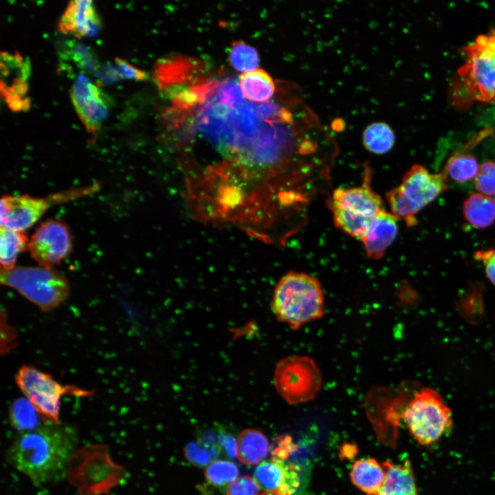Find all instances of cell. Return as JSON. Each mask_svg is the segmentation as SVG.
Wrapping results in <instances>:
<instances>
[{
	"label": "cell",
	"instance_id": "cell-1",
	"mask_svg": "<svg viewBox=\"0 0 495 495\" xmlns=\"http://www.w3.org/2000/svg\"><path fill=\"white\" fill-rule=\"evenodd\" d=\"M77 441L74 429L50 421L19 432L8 451L7 459L34 484L40 485L67 475Z\"/></svg>",
	"mask_w": 495,
	"mask_h": 495
},
{
	"label": "cell",
	"instance_id": "cell-2",
	"mask_svg": "<svg viewBox=\"0 0 495 495\" xmlns=\"http://www.w3.org/2000/svg\"><path fill=\"white\" fill-rule=\"evenodd\" d=\"M271 309L278 320L294 330L322 318L324 298L320 281L304 272H288L275 287Z\"/></svg>",
	"mask_w": 495,
	"mask_h": 495
},
{
	"label": "cell",
	"instance_id": "cell-3",
	"mask_svg": "<svg viewBox=\"0 0 495 495\" xmlns=\"http://www.w3.org/2000/svg\"><path fill=\"white\" fill-rule=\"evenodd\" d=\"M371 179L368 167L365 168L360 185L338 188L327 201L336 226L360 241L376 215L385 209L382 199L371 187Z\"/></svg>",
	"mask_w": 495,
	"mask_h": 495
},
{
	"label": "cell",
	"instance_id": "cell-4",
	"mask_svg": "<svg viewBox=\"0 0 495 495\" xmlns=\"http://www.w3.org/2000/svg\"><path fill=\"white\" fill-rule=\"evenodd\" d=\"M126 473L112 460L107 446L93 444L76 450L67 476L79 495H105L126 478Z\"/></svg>",
	"mask_w": 495,
	"mask_h": 495
},
{
	"label": "cell",
	"instance_id": "cell-5",
	"mask_svg": "<svg viewBox=\"0 0 495 495\" xmlns=\"http://www.w3.org/2000/svg\"><path fill=\"white\" fill-rule=\"evenodd\" d=\"M448 187L443 171L430 173L425 167L415 164L404 175L402 182L386 195L390 212L408 226L417 223V214Z\"/></svg>",
	"mask_w": 495,
	"mask_h": 495
},
{
	"label": "cell",
	"instance_id": "cell-6",
	"mask_svg": "<svg viewBox=\"0 0 495 495\" xmlns=\"http://www.w3.org/2000/svg\"><path fill=\"white\" fill-rule=\"evenodd\" d=\"M0 279L2 284L17 290L44 311L57 307L69 293V285L64 276L42 266L1 270Z\"/></svg>",
	"mask_w": 495,
	"mask_h": 495
},
{
	"label": "cell",
	"instance_id": "cell-7",
	"mask_svg": "<svg viewBox=\"0 0 495 495\" xmlns=\"http://www.w3.org/2000/svg\"><path fill=\"white\" fill-rule=\"evenodd\" d=\"M402 417L410 434L423 446L436 443L452 425L451 410L437 391L428 388L414 394Z\"/></svg>",
	"mask_w": 495,
	"mask_h": 495
},
{
	"label": "cell",
	"instance_id": "cell-8",
	"mask_svg": "<svg viewBox=\"0 0 495 495\" xmlns=\"http://www.w3.org/2000/svg\"><path fill=\"white\" fill-rule=\"evenodd\" d=\"M465 60L458 69L459 82L468 100H495V32L481 34L466 46Z\"/></svg>",
	"mask_w": 495,
	"mask_h": 495
},
{
	"label": "cell",
	"instance_id": "cell-9",
	"mask_svg": "<svg viewBox=\"0 0 495 495\" xmlns=\"http://www.w3.org/2000/svg\"><path fill=\"white\" fill-rule=\"evenodd\" d=\"M94 184L51 194L45 197L5 195L1 199V227L23 232L32 227L50 207L89 195L97 190Z\"/></svg>",
	"mask_w": 495,
	"mask_h": 495
},
{
	"label": "cell",
	"instance_id": "cell-10",
	"mask_svg": "<svg viewBox=\"0 0 495 495\" xmlns=\"http://www.w3.org/2000/svg\"><path fill=\"white\" fill-rule=\"evenodd\" d=\"M274 383L279 395L289 404H298L313 399L322 386V375L313 359L291 355L276 366Z\"/></svg>",
	"mask_w": 495,
	"mask_h": 495
},
{
	"label": "cell",
	"instance_id": "cell-11",
	"mask_svg": "<svg viewBox=\"0 0 495 495\" xmlns=\"http://www.w3.org/2000/svg\"><path fill=\"white\" fill-rule=\"evenodd\" d=\"M16 382L37 411L47 421L58 424L61 397L65 395L89 396L93 393L73 386H63L50 374L31 366H23Z\"/></svg>",
	"mask_w": 495,
	"mask_h": 495
},
{
	"label": "cell",
	"instance_id": "cell-12",
	"mask_svg": "<svg viewBox=\"0 0 495 495\" xmlns=\"http://www.w3.org/2000/svg\"><path fill=\"white\" fill-rule=\"evenodd\" d=\"M32 258L41 266L52 268L69 255L72 236L65 222L48 219L36 229L28 247Z\"/></svg>",
	"mask_w": 495,
	"mask_h": 495
},
{
	"label": "cell",
	"instance_id": "cell-13",
	"mask_svg": "<svg viewBox=\"0 0 495 495\" xmlns=\"http://www.w3.org/2000/svg\"><path fill=\"white\" fill-rule=\"evenodd\" d=\"M72 102L87 131L96 133L107 118L109 99L98 84L83 73L78 75L71 89Z\"/></svg>",
	"mask_w": 495,
	"mask_h": 495
},
{
	"label": "cell",
	"instance_id": "cell-14",
	"mask_svg": "<svg viewBox=\"0 0 495 495\" xmlns=\"http://www.w3.org/2000/svg\"><path fill=\"white\" fill-rule=\"evenodd\" d=\"M1 94L10 109L16 111L27 110L30 106L26 96L30 73L29 60L18 52H1Z\"/></svg>",
	"mask_w": 495,
	"mask_h": 495
},
{
	"label": "cell",
	"instance_id": "cell-15",
	"mask_svg": "<svg viewBox=\"0 0 495 495\" xmlns=\"http://www.w3.org/2000/svg\"><path fill=\"white\" fill-rule=\"evenodd\" d=\"M254 478L261 489L278 495H293L300 483L297 467L274 456L258 465Z\"/></svg>",
	"mask_w": 495,
	"mask_h": 495
},
{
	"label": "cell",
	"instance_id": "cell-16",
	"mask_svg": "<svg viewBox=\"0 0 495 495\" xmlns=\"http://www.w3.org/2000/svg\"><path fill=\"white\" fill-rule=\"evenodd\" d=\"M100 28L99 16L93 1L89 0L70 1L58 22L62 33L76 37L94 36Z\"/></svg>",
	"mask_w": 495,
	"mask_h": 495
},
{
	"label": "cell",
	"instance_id": "cell-17",
	"mask_svg": "<svg viewBox=\"0 0 495 495\" xmlns=\"http://www.w3.org/2000/svg\"><path fill=\"white\" fill-rule=\"evenodd\" d=\"M398 220L386 209L376 215L361 240L368 258L379 260L384 256L397 235Z\"/></svg>",
	"mask_w": 495,
	"mask_h": 495
},
{
	"label": "cell",
	"instance_id": "cell-18",
	"mask_svg": "<svg viewBox=\"0 0 495 495\" xmlns=\"http://www.w3.org/2000/svg\"><path fill=\"white\" fill-rule=\"evenodd\" d=\"M63 56H67L77 67L98 78L104 83H111L120 78L115 65L111 63L101 64L89 47L69 41L63 48Z\"/></svg>",
	"mask_w": 495,
	"mask_h": 495
},
{
	"label": "cell",
	"instance_id": "cell-19",
	"mask_svg": "<svg viewBox=\"0 0 495 495\" xmlns=\"http://www.w3.org/2000/svg\"><path fill=\"white\" fill-rule=\"evenodd\" d=\"M385 481L377 495H418L410 463L406 460L402 464L386 461Z\"/></svg>",
	"mask_w": 495,
	"mask_h": 495
},
{
	"label": "cell",
	"instance_id": "cell-20",
	"mask_svg": "<svg viewBox=\"0 0 495 495\" xmlns=\"http://www.w3.org/2000/svg\"><path fill=\"white\" fill-rule=\"evenodd\" d=\"M236 440V456L245 465H259L268 455V439L259 430L245 429L239 433Z\"/></svg>",
	"mask_w": 495,
	"mask_h": 495
},
{
	"label": "cell",
	"instance_id": "cell-21",
	"mask_svg": "<svg viewBox=\"0 0 495 495\" xmlns=\"http://www.w3.org/2000/svg\"><path fill=\"white\" fill-rule=\"evenodd\" d=\"M385 470L375 459H362L351 468L353 483L366 495H377L385 481Z\"/></svg>",
	"mask_w": 495,
	"mask_h": 495
},
{
	"label": "cell",
	"instance_id": "cell-22",
	"mask_svg": "<svg viewBox=\"0 0 495 495\" xmlns=\"http://www.w3.org/2000/svg\"><path fill=\"white\" fill-rule=\"evenodd\" d=\"M463 214L472 227L483 229L495 222V199L479 193L471 194L463 202Z\"/></svg>",
	"mask_w": 495,
	"mask_h": 495
},
{
	"label": "cell",
	"instance_id": "cell-23",
	"mask_svg": "<svg viewBox=\"0 0 495 495\" xmlns=\"http://www.w3.org/2000/svg\"><path fill=\"white\" fill-rule=\"evenodd\" d=\"M239 84L243 96L254 102H266L276 91L272 77L261 69L243 73Z\"/></svg>",
	"mask_w": 495,
	"mask_h": 495
},
{
	"label": "cell",
	"instance_id": "cell-24",
	"mask_svg": "<svg viewBox=\"0 0 495 495\" xmlns=\"http://www.w3.org/2000/svg\"><path fill=\"white\" fill-rule=\"evenodd\" d=\"M29 240L21 231L1 227L0 261L2 270H10L15 267L20 253L28 247Z\"/></svg>",
	"mask_w": 495,
	"mask_h": 495
},
{
	"label": "cell",
	"instance_id": "cell-25",
	"mask_svg": "<svg viewBox=\"0 0 495 495\" xmlns=\"http://www.w3.org/2000/svg\"><path fill=\"white\" fill-rule=\"evenodd\" d=\"M364 148L376 155L388 153L395 143V135L390 126L383 122H375L368 125L362 134Z\"/></svg>",
	"mask_w": 495,
	"mask_h": 495
},
{
	"label": "cell",
	"instance_id": "cell-26",
	"mask_svg": "<svg viewBox=\"0 0 495 495\" xmlns=\"http://www.w3.org/2000/svg\"><path fill=\"white\" fill-rule=\"evenodd\" d=\"M9 415L12 425L19 432L30 431L43 425L41 424L42 415L27 398L14 400L10 406Z\"/></svg>",
	"mask_w": 495,
	"mask_h": 495
},
{
	"label": "cell",
	"instance_id": "cell-27",
	"mask_svg": "<svg viewBox=\"0 0 495 495\" xmlns=\"http://www.w3.org/2000/svg\"><path fill=\"white\" fill-rule=\"evenodd\" d=\"M478 169L477 160L473 155L460 153L448 160L443 172L452 180L465 183L476 177Z\"/></svg>",
	"mask_w": 495,
	"mask_h": 495
},
{
	"label": "cell",
	"instance_id": "cell-28",
	"mask_svg": "<svg viewBox=\"0 0 495 495\" xmlns=\"http://www.w3.org/2000/svg\"><path fill=\"white\" fill-rule=\"evenodd\" d=\"M239 470L237 465L230 460L217 459L208 465L204 476L206 481L218 488L227 487L239 478Z\"/></svg>",
	"mask_w": 495,
	"mask_h": 495
},
{
	"label": "cell",
	"instance_id": "cell-29",
	"mask_svg": "<svg viewBox=\"0 0 495 495\" xmlns=\"http://www.w3.org/2000/svg\"><path fill=\"white\" fill-rule=\"evenodd\" d=\"M184 455L193 465L203 468L217 460L221 454L212 443L199 437L186 446Z\"/></svg>",
	"mask_w": 495,
	"mask_h": 495
},
{
	"label": "cell",
	"instance_id": "cell-30",
	"mask_svg": "<svg viewBox=\"0 0 495 495\" xmlns=\"http://www.w3.org/2000/svg\"><path fill=\"white\" fill-rule=\"evenodd\" d=\"M229 60L235 69L248 72L256 69L259 63V56L252 46L243 41H234L230 49Z\"/></svg>",
	"mask_w": 495,
	"mask_h": 495
},
{
	"label": "cell",
	"instance_id": "cell-31",
	"mask_svg": "<svg viewBox=\"0 0 495 495\" xmlns=\"http://www.w3.org/2000/svg\"><path fill=\"white\" fill-rule=\"evenodd\" d=\"M201 437L215 446L221 455L228 460L236 456V440L230 434L221 431H209Z\"/></svg>",
	"mask_w": 495,
	"mask_h": 495
},
{
	"label": "cell",
	"instance_id": "cell-32",
	"mask_svg": "<svg viewBox=\"0 0 495 495\" xmlns=\"http://www.w3.org/2000/svg\"><path fill=\"white\" fill-rule=\"evenodd\" d=\"M474 185L481 194L495 195V162L487 161L483 163L474 178Z\"/></svg>",
	"mask_w": 495,
	"mask_h": 495
},
{
	"label": "cell",
	"instance_id": "cell-33",
	"mask_svg": "<svg viewBox=\"0 0 495 495\" xmlns=\"http://www.w3.org/2000/svg\"><path fill=\"white\" fill-rule=\"evenodd\" d=\"M216 95L221 101L232 107H237L245 102L239 85L232 80H224L220 82Z\"/></svg>",
	"mask_w": 495,
	"mask_h": 495
},
{
	"label": "cell",
	"instance_id": "cell-34",
	"mask_svg": "<svg viewBox=\"0 0 495 495\" xmlns=\"http://www.w3.org/2000/svg\"><path fill=\"white\" fill-rule=\"evenodd\" d=\"M260 489L254 478L243 476L226 487V495H259Z\"/></svg>",
	"mask_w": 495,
	"mask_h": 495
},
{
	"label": "cell",
	"instance_id": "cell-35",
	"mask_svg": "<svg viewBox=\"0 0 495 495\" xmlns=\"http://www.w3.org/2000/svg\"><path fill=\"white\" fill-rule=\"evenodd\" d=\"M115 66L118 72L120 78L146 80L148 78V75L144 71L140 69L126 60L120 58H115Z\"/></svg>",
	"mask_w": 495,
	"mask_h": 495
},
{
	"label": "cell",
	"instance_id": "cell-36",
	"mask_svg": "<svg viewBox=\"0 0 495 495\" xmlns=\"http://www.w3.org/2000/svg\"><path fill=\"white\" fill-rule=\"evenodd\" d=\"M490 260L495 267V250H492L490 254Z\"/></svg>",
	"mask_w": 495,
	"mask_h": 495
},
{
	"label": "cell",
	"instance_id": "cell-37",
	"mask_svg": "<svg viewBox=\"0 0 495 495\" xmlns=\"http://www.w3.org/2000/svg\"><path fill=\"white\" fill-rule=\"evenodd\" d=\"M259 495H278V494H276V493H274V492H264L261 493V494H259Z\"/></svg>",
	"mask_w": 495,
	"mask_h": 495
}]
</instances>
